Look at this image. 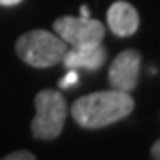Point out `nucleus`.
I'll list each match as a JSON object with an SVG mask.
<instances>
[{
	"instance_id": "obj_10",
	"label": "nucleus",
	"mask_w": 160,
	"mask_h": 160,
	"mask_svg": "<svg viewBox=\"0 0 160 160\" xmlns=\"http://www.w3.org/2000/svg\"><path fill=\"white\" fill-rule=\"evenodd\" d=\"M151 158L160 160V139H157V142H153L151 146Z\"/></svg>"
},
{
	"instance_id": "obj_8",
	"label": "nucleus",
	"mask_w": 160,
	"mask_h": 160,
	"mask_svg": "<svg viewBox=\"0 0 160 160\" xmlns=\"http://www.w3.org/2000/svg\"><path fill=\"white\" fill-rule=\"evenodd\" d=\"M78 82V73H77V69H68V73L64 75L61 82H59V87H62V89H68V87L75 86Z\"/></svg>"
},
{
	"instance_id": "obj_5",
	"label": "nucleus",
	"mask_w": 160,
	"mask_h": 160,
	"mask_svg": "<svg viewBox=\"0 0 160 160\" xmlns=\"http://www.w3.org/2000/svg\"><path fill=\"white\" fill-rule=\"evenodd\" d=\"M141 64H142L141 53L133 48H128L118 53L109 68L110 87L123 92H132L139 84Z\"/></svg>"
},
{
	"instance_id": "obj_1",
	"label": "nucleus",
	"mask_w": 160,
	"mask_h": 160,
	"mask_svg": "<svg viewBox=\"0 0 160 160\" xmlns=\"http://www.w3.org/2000/svg\"><path fill=\"white\" fill-rule=\"evenodd\" d=\"M135 107L130 92H123L118 89L91 92L80 96L71 105V118L82 128H105L125 119L132 114Z\"/></svg>"
},
{
	"instance_id": "obj_12",
	"label": "nucleus",
	"mask_w": 160,
	"mask_h": 160,
	"mask_svg": "<svg viewBox=\"0 0 160 160\" xmlns=\"http://www.w3.org/2000/svg\"><path fill=\"white\" fill-rule=\"evenodd\" d=\"M89 14H91V11H89V7H87V6H82V7H80V16H89Z\"/></svg>"
},
{
	"instance_id": "obj_9",
	"label": "nucleus",
	"mask_w": 160,
	"mask_h": 160,
	"mask_svg": "<svg viewBox=\"0 0 160 160\" xmlns=\"http://www.w3.org/2000/svg\"><path fill=\"white\" fill-rule=\"evenodd\" d=\"M4 160H36V155L30 151H12V153L6 155Z\"/></svg>"
},
{
	"instance_id": "obj_2",
	"label": "nucleus",
	"mask_w": 160,
	"mask_h": 160,
	"mask_svg": "<svg viewBox=\"0 0 160 160\" xmlns=\"http://www.w3.org/2000/svg\"><path fill=\"white\" fill-rule=\"evenodd\" d=\"M68 50V43H64L57 34L48 30L34 29L18 38L16 53L25 64L32 68H52L62 61Z\"/></svg>"
},
{
	"instance_id": "obj_6",
	"label": "nucleus",
	"mask_w": 160,
	"mask_h": 160,
	"mask_svg": "<svg viewBox=\"0 0 160 160\" xmlns=\"http://www.w3.org/2000/svg\"><path fill=\"white\" fill-rule=\"evenodd\" d=\"M141 18L137 9L126 0H116L107 11V25L118 38H130L137 32Z\"/></svg>"
},
{
	"instance_id": "obj_7",
	"label": "nucleus",
	"mask_w": 160,
	"mask_h": 160,
	"mask_svg": "<svg viewBox=\"0 0 160 160\" xmlns=\"http://www.w3.org/2000/svg\"><path fill=\"white\" fill-rule=\"evenodd\" d=\"M107 48L100 45L92 46H71L66 50L61 62L68 69H87V71H96L107 61Z\"/></svg>"
},
{
	"instance_id": "obj_11",
	"label": "nucleus",
	"mask_w": 160,
	"mask_h": 160,
	"mask_svg": "<svg viewBox=\"0 0 160 160\" xmlns=\"http://www.w3.org/2000/svg\"><path fill=\"white\" fill-rule=\"evenodd\" d=\"M20 2H23V0H0V6H4V7H12V6H18Z\"/></svg>"
},
{
	"instance_id": "obj_3",
	"label": "nucleus",
	"mask_w": 160,
	"mask_h": 160,
	"mask_svg": "<svg viewBox=\"0 0 160 160\" xmlns=\"http://www.w3.org/2000/svg\"><path fill=\"white\" fill-rule=\"evenodd\" d=\"M36 116L30 123V130L36 139L52 141L62 133L66 116H68V102L55 89H43L34 98Z\"/></svg>"
},
{
	"instance_id": "obj_4",
	"label": "nucleus",
	"mask_w": 160,
	"mask_h": 160,
	"mask_svg": "<svg viewBox=\"0 0 160 160\" xmlns=\"http://www.w3.org/2000/svg\"><path fill=\"white\" fill-rule=\"evenodd\" d=\"M53 32L69 46H92L103 41L105 25L89 16H61L53 22Z\"/></svg>"
}]
</instances>
